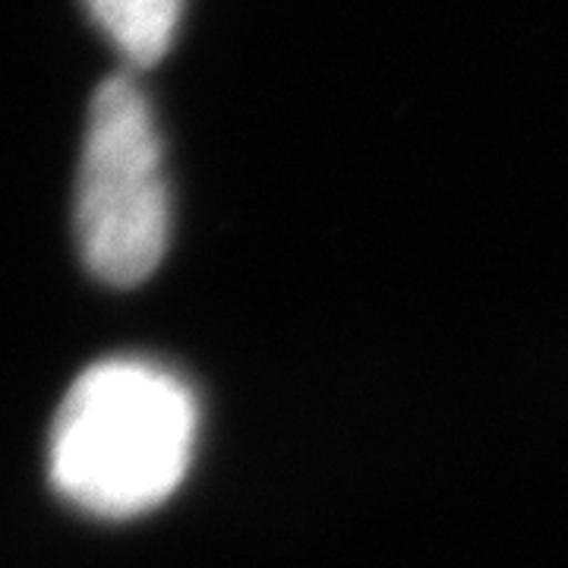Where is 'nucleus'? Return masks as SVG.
<instances>
[{"label": "nucleus", "mask_w": 568, "mask_h": 568, "mask_svg": "<svg viewBox=\"0 0 568 568\" xmlns=\"http://www.w3.org/2000/svg\"><path fill=\"white\" fill-rule=\"evenodd\" d=\"M200 407L178 373L140 357L89 366L51 426V484L99 518H136L181 487Z\"/></svg>", "instance_id": "f257e3e1"}, {"label": "nucleus", "mask_w": 568, "mask_h": 568, "mask_svg": "<svg viewBox=\"0 0 568 568\" xmlns=\"http://www.w3.org/2000/svg\"><path fill=\"white\" fill-rule=\"evenodd\" d=\"M77 237L89 272L114 287L145 282L171 241L162 140L142 89L126 77L104 82L89 104Z\"/></svg>", "instance_id": "f03ea898"}, {"label": "nucleus", "mask_w": 568, "mask_h": 568, "mask_svg": "<svg viewBox=\"0 0 568 568\" xmlns=\"http://www.w3.org/2000/svg\"><path fill=\"white\" fill-rule=\"evenodd\" d=\"M85 7L126 61L152 67L178 36L183 0H85Z\"/></svg>", "instance_id": "7ed1b4c3"}]
</instances>
